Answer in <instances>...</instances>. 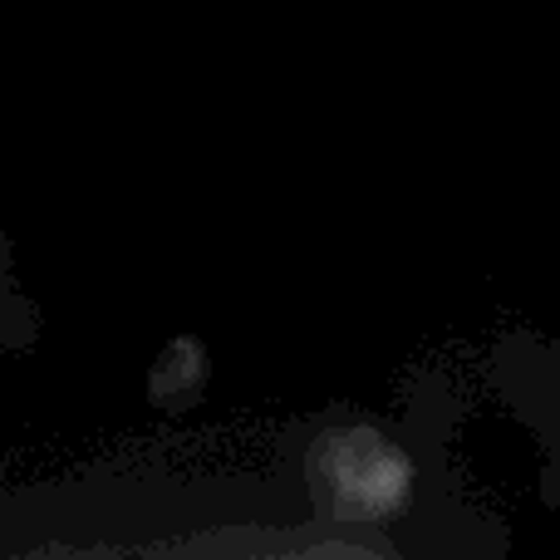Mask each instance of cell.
Returning a JSON list of instances; mask_svg holds the SVG:
<instances>
[{"label":"cell","instance_id":"cell-1","mask_svg":"<svg viewBox=\"0 0 560 560\" xmlns=\"http://www.w3.org/2000/svg\"><path fill=\"white\" fill-rule=\"evenodd\" d=\"M39 335H45V315H39L35 295H30L25 276H20L5 207H0V349L5 354H30L39 345Z\"/></svg>","mask_w":560,"mask_h":560},{"label":"cell","instance_id":"cell-2","mask_svg":"<svg viewBox=\"0 0 560 560\" xmlns=\"http://www.w3.org/2000/svg\"><path fill=\"white\" fill-rule=\"evenodd\" d=\"M335 492L364 512H388L404 492V472L378 453H345L335 463Z\"/></svg>","mask_w":560,"mask_h":560},{"label":"cell","instance_id":"cell-3","mask_svg":"<svg viewBox=\"0 0 560 560\" xmlns=\"http://www.w3.org/2000/svg\"><path fill=\"white\" fill-rule=\"evenodd\" d=\"M0 551H10V546H5V541H0Z\"/></svg>","mask_w":560,"mask_h":560}]
</instances>
